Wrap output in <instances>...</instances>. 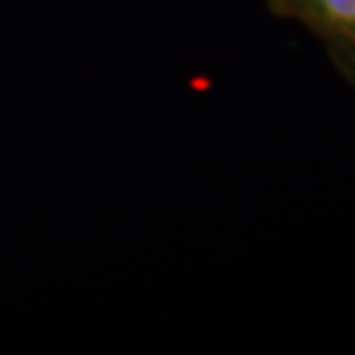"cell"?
Instances as JSON below:
<instances>
[{"instance_id":"1","label":"cell","mask_w":355,"mask_h":355,"mask_svg":"<svg viewBox=\"0 0 355 355\" xmlns=\"http://www.w3.org/2000/svg\"><path fill=\"white\" fill-rule=\"evenodd\" d=\"M268 11L308 29L337 74L355 87V0H266Z\"/></svg>"}]
</instances>
